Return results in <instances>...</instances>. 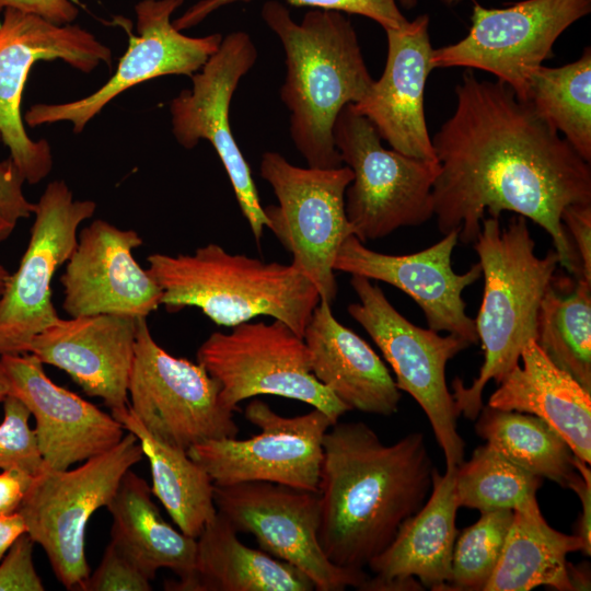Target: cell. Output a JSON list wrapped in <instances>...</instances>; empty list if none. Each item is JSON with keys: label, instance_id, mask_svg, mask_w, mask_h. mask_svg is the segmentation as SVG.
Listing matches in <instances>:
<instances>
[{"label": "cell", "instance_id": "cell-17", "mask_svg": "<svg viewBox=\"0 0 591 591\" xmlns=\"http://www.w3.org/2000/svg\"><path fill=\"white\" fill-rule=\"evenodd\" d=\"M257 49L251 36L235 31L222 37L218 50L200 71L190 76L192 89L170 103L172 132L185 149L207 140L215 148L232 185L240 209L259 244L268 220L259 201L252 171L230 128L232 96L253 68Z\"/></svg>", "mask_w": 591, "mask_h": 591}, {"label": "cell", "instance_id": "cell-45", "mask_svg": "<svg viewBox=\"0 0 591 591\" xmlns=\"http://www.w3.org/2000/svg\"><path fill=\"white\" fill-rule=\"evenodd\" d=\"M26 532V525L19 512L0 517V560L13 542Z\"/></svg>", "mask_w": 591, "mask_h": 591}, {"label": "cell", "instance_id": "cell-46", "mask_svg": "<svg viewBox=\"0 0 591 591\" xmlns=\"http://www.w3.org/2000/svg\"><path fill=\"white\" fill-rule=\"evenodd\" d=\"M568 577L572 590H589L590 589V570L589 565L573 566L568 564Z\"/></svg>", "mask_w": 591, "mask_h": 591}, {"label": "cell", "instance_id": "cell-31", "mask_svg": "<svg viewBox=\"0 0 591 591\" xmlns=\"http://www.w3.org/2000/svg\"><path fill=\"white\" fill-rule=\"evenodd\" d=\"M476 433L522 470L568 488L577 473L567 441L543 419L519 412L482 408Z\"/></svg>", "mask_w": 591, "mask_h": 591}, {"label": "cell", "instance_id": "cell-47", "mask_svg": "<svg viewBox=\"0 0 591 591\" xmlns=\"http://www.w3.org/2000/svg\"><path fill=\"white\" fill-rule=\"evenodd\" d=\"M15 228V224L8 221L1 213H0V242L4 241L10 236V234L13 232ZM11 274L8 271L5 267H3L0 264V297L3 293L8 281L10 279Z\"/></svg>", "mask_w": 591, "mask_h": 591}, {"label": "cell", "instance_id": "cell-14", "mask_svg": "<svg viewBox=\"0 0 591 591\" xmlns=\"http://www.w3.org/2000/svg\"><path fill=\"white\" fill-rule=\"evenodd\" d=\"M244 417L260 429L259 433L243 440H206L187 450L213 484L270 482L317 491L323 439L334 424L331 418L316 408L285 417L260 399L246 405Z\"/></svg>", "mask_w": 591, "mask_h": 591}, {"label": "cell", "instance_id": "cell-3", "mask_svg": "<svg viewBox=\"0 0 591 591\" xmlns=\"http://www.w3.org/2000/svg\"><path fill=\"white\" fill-rule=\"evenodd\" d=\"M260 15L280 39L286 77L280 99L290 112V136L308 166L343 165L334 140L340 111L360 102L373 79L350 20L333 10L313 9L298 23L276 0Z\"/></svg>", "mask_w": 591, "mask_h": 591}, {"label": "cell", "instance_id": "cell-34", "mask_svg": "<svg viewBox=\"0 0 591 591\" xmlns=\"http://www.w3.org/2000/svg\"><path fill=\"white\" fill-rule=\"evenodd\" d=\"M542 482L543 478L517 466L486 443L455 467V500L459 508L479 512L514 510L536 496Z\"/></svg>", "mask_w": 591, "mask_h": 591}, {"label": "cell", "instance_id": "cell-37", "mask_svg": "<svg viewBox=\"0 0 591 591\" xmlns=\"http://www.w3.org/2000/svg\"><path fill=\"white\" fill-rule=\"evenodd\" d=\"M0 424V470L18 468L36 476L44 470L35 430L28 425L31 413L16 397L3 399Z\"/></svg>", "mask_w": 591, "mask_h": 591}, {"label": "cell", "instance_id": "cell-42", "mask_svg": "<svg viewBox=\"0 0 591 591\" xmlns=\"http://www.w3.org/2000/svg\"><path fill=\"white\" fill-rule=\"evenodd\" d=\"M575 467L577 473L571 478L568 488H570L581 503V513L576 524V535L583 543V554H591V472L589 464L575 455Z\"/></svg>", "mask_w": 591, "mask_h": 591}, {"label": "cell", "instance_id": "cell-35", "mask_svg": "<svg viewBox=\"0 0 591 591\" xmlns=\"http://www.w3.org/2000/svg\"><path fill=\"white\" fill-rule=\"evenodd\" d=\"M513 510L480 512V518L457 533L447 589L484 591L500 558Z\"/></svg>", "mask_w": 591, "mask_h": 591}, {"label": "cell", "instance_id": "cell-36", "mask_svg": "<svg viewBox=\"0 0 591 591\" xmlns=\"http://www.w3.org/2000/svg\"><path fill=\"white\" fill-rule=\"evenodd\" d=\"M252 0H200L189 7L179 18L172 21L173 26L183 31L202 22L216 10L237 2ZM296 7L333 10L359 14L379 23L384 30L398 28L408 20L402 14L396 0H286Z\"/></svg>", "mask_w": 591, "mask_h": 591}, {"label": "cell", "instance_id": "cell-41", "mask_svg": "<svg viewBox=\"0 0 591 591\" xmlns=\"http://www.w3.org/2000/svg\"><path fill=\"white\" fill-rule=\"evenodd\" d=\"M24 182L11 159L0 162V213L13 224L28 218L35 208V204L28 201L23 193Z\"/></svg>", "mask_w": 591, "mask_h": 591}, {"label": "cell", "instance_id": "cell-16", "mask_svg": "<svg viewBox=\"0 0 591 591\" xmlns=\"http://www.w3.org/2000/svg\"><path fill=\"white\" fill-rule=\"evenodd\" d=\"M96 204L76 200L63 181L50 182L35 204L27 247L0 297V355L27 352L32 339L59 315L51 301V280L70 258L80 224Z\"/></svg>", "mask_w": 591, "mask_h": 591}, {"label": "cell", "instance_id": "cell-48", "mask_svg": "<svg viewBox=\"0 0 591 591\" xmlns=\"http://www.w3.org/2000/svg\"><path fill=\"white\" fill-rule=\"evenodd\" d=\"M444 4L454 5L461 0H441ZM399 4L405 9H413L417 4V0H398Z\"/></svg>", "mask_w": 591, "mask_h": 591}, {"label": "cell", "instance_id": "cell-20", "mask_svg": "<svg viewBox=\"0 0 591 591\" xmlns=\"http://www.w3.org/2000/svg\"><path fill=\"white\" fill-rule=\"evenodd\" d=\"M140 245L138 232L105 220H94L81 230L60 277L62 309L70 316L115 314L137 318L155 311L162 291L132 255Z\"/></svg>", "mask_w": 591, "mask_h": 591}, {"label": "cell", "instance_id": "cell-23", "mask_svg": "<svg viewBox=\"0 0 591 591\" xmlns=\"http://www.w3.org/2000/svg\"><path fill=\"white\" fill-rule=\"evenodd\" d=\"M137 321L115 314L59 316L32 339L27 352L67 372L86 395L102 398L111 410L120 409L129 404Z\"/></svg>", "mask_w": 591, "mask_h": 591}, {"label": "cell", "instance_id": "cell-24", "mask_svg": "<svg viewBox=\"0 0 591 591\" xmlns=\"http://www.w3.org/2000/svg\"><path fill=\"white\" fill-rule=\"evenodd\" d=\"M454 468L433 472L424 506L398 529L391 544L368 567L374 577L359 590H445L457 536Z\"/></svg>", "mask_w": 591, "mask_h": 591}, {"label": "cell", "instance_id": "cell-18", "mask_svg": "<svg viewBox=\"0 0 591 591\" xmlns=\"http://www.w3.org/2000/svg\"><path fill=\"white\" fill-rule=\"evenodd\" d=\"M184 0H141L135 5L138 36L129 46L115 73L92 94L59 104H35L24 115L31 127L69 121L81 132L103 107L125 90L147 80L167 76H192L218 50L222 35L190 37L176 30L171 16Z\"/></svg>", "mask_w": 591, "mask_h": 591}, {"label": "cell", "instance_id": "cell-5", "mask_svg": "<svg viewBox=\"0 0 591 591\" xmlns=\"http://www.w3.org/2000/svg\"><path fill=\"white\" fill-rule=\"evenodd\" d=\"M148 271L170 312L201 310L213 323L235 326L259 315L271 316L303 337L320 294L291 264L231 254L216 243L193 254L153 253Z\"/></svg>", "mask_w": 591, "mask_h": 591}, {"label": "cell", "instance_id": "cell-1", "mask_svg": "<svg viewBox=\"0 0 591 591\" xmlns=\"http://www.w3.org/2000/svg\"><path fill=\"white\" fill-rule=\"evenodd\" d=\"M455 95L453 114L431 139L440 164L432 186L440 232L457 230L462 243H474L486 212L499 219L512 211L543 228L559 265L581 278L561 213L591 204L590 163L507 83L467 69Z\"/></svg>", "mask_w": 591, "mask_h": 591}, {"label": "cell", "instance_id": "cell-4", "mask_svg": "<svg viewBox=\"0 0 591 591\" xmlns=\"http://www.w3.org/2000/svg\"><path fill=\"white\" fill-rule=\"evenodd\" d=\"M473 247L484 276L483 301L474 321L484 362L470 386L460 379L452 382L457 413L470 420L484 407L487 383H499L520 362L524 346L536 340L541 302L559 265L556 251L544 257L535 254L526 218L519 215L503 229L499 219L484 218Z\"/></svg>", "mask_w": 591, "mask_h": 591}, {"label": "cell", "instance_id": "cell-10", "mask_svg": "<svg viewBox=\"0 0 591 591\" xmlns=\"http://www.w3.org/2000/svg\"><path fill=\"white\" fill-rule=\"evenodd\" d=\"M350 285L359 302L348 305L380 348L395 374V383L422 408L442 449L447 468L464 461L465 443L457 431L459 413L445 381L449 360L470 346L454 334L441 336L405 318L370 279L351 275Z\"/></svg>", "mask_w": 591, "mask_h": 591}, {"label": "cell", "instance_id": "cell-12", "mask_svg": "<svg viewBox=\"0 0 591 591\" xmlns=\"http://www.w3.org/2000/svg\"><path fill=\"white\" fill-rule=\"evenodd\" d=\"M0 25V137L25 182L36 184L51 171L49 143L32 140L24 129L21 103L33 65L60 59L89 73L112 65L111 48L79 25H58L35 14L5 8Z\"/></svg>", "mask_w": 591, "mask_h": 591}, {"label": "cell", "instance_id": "cell-28", "mask_svg": "<svg viewBox=\"0 0 591 591\" xmlns=\"http://www.w3.org/2000/svg\"><path fill=\"white\" fill-rule=\"evenodd\" d=\"M583 552L576 534L552 528L543 517L536 496L513 510L498 564L484 591H529L549 587L571 591L567 556Z\"/></svg>", "mask_w": 591, "mask_h": 591}, {"label": "cell", "instance_id": "cell-15", "mask_svg": "<svg viewBox=\"0 0 591 591\" xmlns=\"http://www.w3.org/2000/svg\"><path fill=\"white\" fill-rule=\"evenodd\" d=\"M217 511L237 532L252 534L259 548L304 572L316 591L360 589L368 579L363 570L334 565L318 542L320 496L270 482L215 485Z\"/></svg>", "mask_w": 591, "mask_h": 591}, {"label": "cell", "instance_id": "cell-40", "mask_svg": "<svg viewBox=\"0 0 591 591\" xmlns=\"http://www.w3.org/2000/svg\"><path fill=\"white\" fill-rule=\"evenodd\" d=\"M565 230L576 253L581 276L591 282V204L567 206L561 213Z\"/></svg>", "mask_w": 591, "mask_h": 591}, {"label": "cell", "instance_id": "cell-32", "mask_svg": "<svg viewBox=\"0 0 591 591\" xmlns=\"http://www.w3.org/2000/svg\"><path fill=\"white\" fill-rule=\"evenodd\" d=\"M576 280L558 281L554 276L541 302L535 341L591 392V282Z\"/></svg>", "mask_w": 591, "mask_h": 591}, {"label": "cell", "instance_id": "cell-26", "mask_svg": "<svg viewBox=\"0 0 591 591\" xmlns=\"http://www.w3.org/2000/svg\"><path fill=\"white\" fill-rule=\"evenodd\" d=\"M487 406L534 415L557 430L573 454L591 463V392L530 340Z\"/></svg>", "mask_w": 591, "mask_h": 591}, {"label": "cell", "instance_id": "cell-8", "mask_svg": "<svg viewBox=\"0 0 591 591\" xmlns=\"http://www.w3.org/2000/svg\"><path fill=\"white\" fill-rule=\"evenodd\" d=\"M259 173L278 200L263 207L267 228L291 254V265L314 285L321 300L332 304L337 296L334 260L352 234L345 211L351 169L300 167L279 152L267 151Z\"/></svg>", "mask_w": 591, "mask_h": 591}, {"label": "cell", "instance_id": "cell-33", "mask_svg": "<svg viewBox=\"0 0 591 591\" xmlns=\"http://www.w3.org/2000/svg\"><path fill=\"white\" fill-rule=\"evenodd\" d=\"M526 101L590 163V47L573 62L556 68L542 65L535 69L529 78Z\"/></svg>", "mask_w": 591, "mask_h": 591}, {"label": "cell", "instance_id": "cell-39", "mask_svg": "<svg viewBox=\"0 0 591 591\" xmlns=\"http://www.w3.org/2000/svg\"><path fill=\"white\" fill-rule=\"evenodd\" d=\"M34 541L21 534L0 560V591H44L33 561Z\"/></svg>", "mask_w": 591, "mask_h": 591}, {"label": "cell", "instance_id": "cell-49", "mask_svg": "<svg viewBox=\"0 0 591 591\" xmlns=\"http://www.w3.org/2000/svg\"><path fill=\"white\" fill-rule=\"evenodd\" d=\"M8 395V390L3 381L0 379V403L3 402L5 396Z\"/></svg>", "mask_w": 591, "mask_h": 591}, {"label": "cell", "instance_id": "cell-7", "mask_svg": "<svg viewBox=\"0 0 591 591\" xmlns=\"http://www.w3.org/2000/svg\"><path fill=\"white\" fill-rule=\"evenodd\" d=\"M333 134L341 162L354 173L345 193V211L358 240L384 237L433 216L438 161L385 149L374 126L352 104L340 111Z\"/></svg>", "mask_w": 591, "mask_h": 591}, {"label": "cell", "instance_id": "cell-27", "mask_svg": "<svg viewBox=\"0 0 591 591\" xmlns=\"http://www.w3.org/2000/svg\"><path fill=\"white\" fill-rule=\"evenodd\" d=\"M172 591H313L300 569L266 552L244 545L220 512L196 538L193 571L165 583Z\"/></svg>", "mask_w": 591, "mask_h": 591}, {"label": "cell", "instance_id": "cell-30", "mask_svg": "<svg viewBox=\"0 0 591 591\" xmlns=\"http://www.w3.org/2000/svg\"><path fill=\"white\" fill-rule=\"evenodd\" d=\"M112 415L138 438L150 464L152 495L161 501L181 532L197 538L217 513L211 477L187 451L167 445L150 434L129 405L112 410Z\"/></svg>", "mask_w": 591, "mask_h": 591}, {"label": "cell", "instance_id": "cell-25", "mask_svg": "<svg viewBox=\"0 0 591 591\" xmlns=\"http://www.w3.org/2000/svg\"><path fill=\"white\" fill-rule=\"evenodd\" d=\"M320 300L304 329L311 371L350 409L390 416L398 410L401 390L371 346L334 316Z\"/></svg>", "mask_w": 591, "mask_h": 591}, {"label": "cell", "instance_id": "cell-6", "mask_svg": "<svg viewBox=\"0 0 591 591\" xmlns=\"http://www.w3.org/2000/svg\"><path fill=\"white\" fill-rule=\"evenodd\" d=\"M142 457L138 438L127 431L115 447L76 468L43 470L34 476L18 512L66 589L81 591L90 576L85 556L90 518L111 503L123 476Z\"/></svg>", "mask_w": 591, "mask_h": 591}, {"label": "cell", "instance_id": "cell-13", "mask_svg": "<svg viewBox=\"0 0 591 591\" xmlns=\"http://www.w3.org/2000/svg\"><path fill=\"white\" fill-rule=\"evenodd\" d=\"M591 12V0H524L507 8L475 4L467 35L431 54L434 68L493 73L526 101L531 73L553 58L557 38Z\"/></svg>", "mask_w": 591, "mask_h": 591}, {"label": "cell", "instance_id": "cell-9", "mask_svg": "<svg viewBox=\"0 0 591 591\" xmlns=\"http://www.w3.org/2000/svg\"><path fill=\"white\" fill-rule=\"evenodd\" d=\"M197 362L219 382L220 401L235 413L257 395H276L311 405L335 424L351 410L311 371L303 337L285 323L244 322L215 332L199 346Z\"/></svg>", "mask_w": 591, "mask_h": 591}, {"label": "cell", "instance_id": "cell-2", "mask_svg": "<svg viewBox=\"0 0 591 591\" xmlns=\"http://www.w3.org/2000/svg\"><path fill=\"white\" fill-rule=\"evenodd\" d=\"M434 470L421 432L385 444L364 422L333 424L323 439L317 490L326 557L347 569L368 567L424 506Z\"/></svg>", "mask_w": 591, "mask_h": 591}, {"label": "cell", "instance_id": "cell-38", "mask_svg": "<svg viewBox=\"0 0 591 591\" xmlns=\"http://www.w3.org/2000/svg\"><path fill=\"white\" fill-rule=\"evenodd\" d=\"M151 581L137 563L111 541L81 591H150Z\"/></svg>", "mask_w": 591, "mask_h": 591}, {"label": "cell", "instance_id": "cell-22", "mask_svg": "<svg viewBox=\"0 0 591 591\" xmlns=\"http://www.w3.org/2000/svg\"><path fill=\"white\" fill-rule=\"evenodd\" d=\"M387 56L382 76L354 109L367 117L381 139L407 157L438 161L428 134L424 93L433 69L429 16L384 30Z\"/></svg>", "mask_w": 591, "mask_h": 591}, {"label": "cell", "instance_id": "cell-43", "mask_svg": "<svg viewBox=\"0 0 591 591\" xmlns=\"http://www.w3.org/2000/svg\"><path fill=\"white\" fill-rule=\"evenodd\" d=\"M5 8L35 14L58 25L71 24L79 14L70 0H0V12Z\"/></svg>", "mask_w": 591, "mask_h": 591}, {"label": "cell", "instance_id": "cell-19", "mask_svg": "<svg viewBox=\"0 0 591 591\" xmlns=\"http://www.w3.org/2000/svg\"><path fill=\"white\" fill-rule=\"evenodd\" d=\"M0 379L35 419L44 470H67L115 447L125 428L112 414L53 382L30 352L0 355Z\"/></svg>", "mask_w": 591, "mask_h": 591}, {"label": "cell", "instance_id": "cell-11", "mask_svg": "<svg viewBox=\"0 0 591 591\" xmlns=\"http://www.w3.org/2000/svg\"><path fill=\"white\" fill-rule=\"evenodd\" d=\"M220 391L201 364L170 355L152 337L147 317H138L128 405L150 434L185 451L206 440L236 437L240 428Z\"/></svg>", "mask_w": 591, "mask_h": 591}, {"label": "cell", "instance_id": "cell-21", "mask_svg": "<svg viewBox=\"0 0 591 591\" xmlns=\"http://www.w3.org/2000/svg\"><path fill=\"white\" fill-rule=\"evenodd\" d=\"M459 231L422 251L407 255H389L368 248L354 234L341 243L334 260V270L390 283L409 296L421 308L428 327L448 332L478 344L475 322L466 312L462 292L482 276L479 263L466 273L456 274L451 256Z\"/></svg>", "mask_w": 591, "mask_h": 591}, {"label": "cell", "instance_id": "cell-44", "mask_svg": "<svg viewBox=\"0 0 591 591\" xmlns=\"http://www.w3.org/2000/svg\"><path fill=\"white\" fill-rule=\"evenodd\" d=\"M34 476L18 468L0 473V517L18 512Z\"/></svg>", "mask_w": 591, "mask_h": 591}, {"label": "cell", "instance_id": "cell-29", "mask_svg": "<svg viewBox=\"0 0 591 591\" xmlns=\"http://www.w3.org/2000/svg\"><path fill=\"white\" fill-rule=\"evenodd\" d=\"M112 514L111 541L116 543L153 580L162 568L178 578L195 565L196 538L167 523L152 500L149 484L130 470L123 476L106 507Z\"/></svg>", "mask_w": 591, "mask_h": 591}]
</instances>
